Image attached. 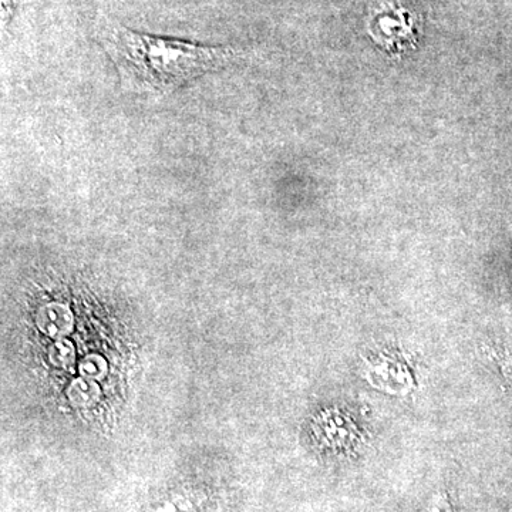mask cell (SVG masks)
<instances>
[{
  "mask_svg": "<svg viewBox=\"0 0 512 512\" xmlns=\"http://www.w3.org/2000/svg\"><path fill=\"white\" fill-rule=\"evenodd\" d=\"M99 40L116 64L121 87L140 96L164 97L237 57L232 47H210L148 36L101 20Z\"/></svg>",
  "mask_w": 512,
  "mask_h": 512,
  "instance_id": "1",
  "label": "cell"
},
{
  "mask_svg": "<svg viewBox=\"0 0 512 512\" xmlns=\"http://www.w3.org/2000/svg\"><path fill=\"white\" fill-rule=\"evenodd\" d=\"M37 325L50 338L60 339L72 330L73 316L66 306L52 303L40 309Z\"/></svg>",
  "mask_w": 512,
  "mask_h": 512,
  "instance_id": "2",
  "label": "cell"
},
{
  "mask_svg": "<svg viewBox=\"0 0 512 512\" xmlns=\"http://www.w3.org/2000/svg\"><path fill=\"white\" fill-rule=\"evenodd\" d=\"M100 390L97 384L93 380L83 379L76 380L73 382L69 389V396L72 399L73 404L76 406H89L96 402L99 397Z\"/></svg>",
  "mask_w": 512,
  "mask_h": 512,
  "instance_id": "3",
  "label": "cell"
},
{
  "mask_svg": "<svg viewBox=\"0 0 512 512\" xmlns=\"http://www.w3.org/2000/svg\"><path fill=\"white\" fill-rule=\"evenodd\" d=\"M50 360L59 367H69L74 362V349L67 340H57L50 349Z\"/></svg>",
  "mask_w": 512,
  "mask_h": 512,
  "instance_id": "4",
  "label": "cell"
},
{
  "mask_svg": "<svg viewBox=\"0 0 512 512\" xmlns=\"http://www.w3.org/2000/svg\"><path fill=\"white\" fill-rule=\"evenodd\" d=\"M80 372L86 379L97 380L104 377L107 372L106 362L100 356H89L83 360Z\"/></svg>",
  "mask_w": 512,
  "mask_h": 512,
  "instance_id": "5",
  "label": "cell"
},
{
  "mask_svg": "<svg viewBox=\"0 0 512 512\" xmlns=\"http://www.w3.org/2000/svg\"><path fill=\"white\" fill-rule=\"evenodd\" d=\"M501 370H503L505 379L512 383V350L504 352L503 359H501Z\"/></svg>",
  "mask_w": 512,
  "mask_h": 512,
  "instance_id": "6",
  "label": "cell"
},
{
  "mask_svg": "<svg viewBox=\"0 0 512 512\" xmlns=\"http://www.w3.org/2000/svg\"><path fill=\"white\" fill-rule=\"evenodd\" d=\"M510 512H512V510Z\"/></svg>",
  "mask_w": 512,
  "mask_h": 512,
  "instance_id": "7",
  "label": "cell"
}]
</instances>
